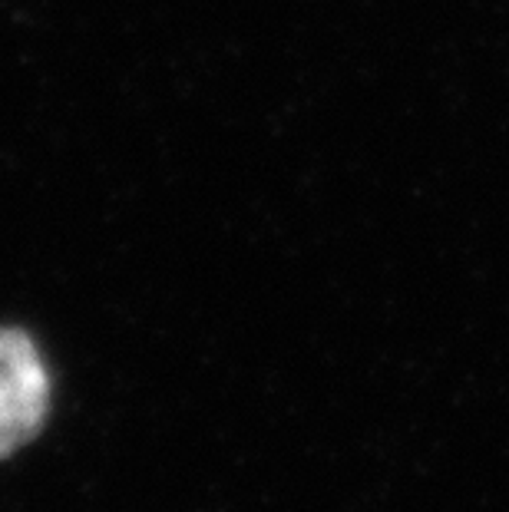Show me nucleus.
<instances>
[{
	"mask_svg": "<svg viewBox=\"0 0 509 512\" xmlns=\"http://www.w3.org/2000/svg\"><path fill=\"white\" fill-rule=\"evenodd\" d=\"M50 413V377L20 328H0V460L40 437Z\"/></svg>",
	"mask_w": 509,
	"mask_h": 512,
	"instance_id": "1",
	"label": "nucleus"
}]
</instances>
